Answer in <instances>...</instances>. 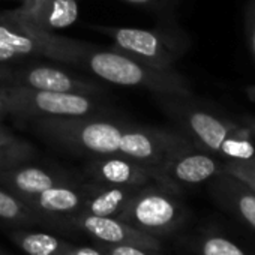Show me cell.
<instances>
[{"label":"cell","instance_id":"2","mask_svg":"<svg viewBox=\"0 0 255 255\" xmlns=\"http://www.w3.org/2000/svg\"><path fill=\"white\" fill-rule=\"evenodd\" d=\"M156 102L197 149L222 161L255 156L254 137L242 123L203 107L194 96H156Z\"/></svg>","mask_w":255,"mask_h":255},{"label":"cell","instance_id":"12","mask_svg":"<svg viewBox=\"0 0 255 255\" xmlns=\"http://www.w3.org/2000/svg\"><path fill=\"white\" fill-rule=\"evenodd\" d=\"M66 222L77 227L78 230L90 234L101 243L110 245H135L147 249H162V243L158 237L146 234L119 218L95 216L87 213H78L69 218Z\"/></svg>","mask_w":255,"mask_h":255},{"label":"cell","instance_id":"14","mask_svg":"<svg viewBox=\"0 0 255 255\" xmlns=\"http://www.w3.org/2000/svg\"><path fill=\"white\" fill-rule=\"evenodd\" d=\"M8 15L36 29L53 32L72 26L78 18L77 0H26Z\"/></svg>","mask_w":255,"mask_h":255},{"label":"cell","instance_id":"31","mask_svg":"<svg viewBox=\"0 0 255 255\" xmlns=\"http://www.w3.org/2000/svg\"><path fill=\"white\" fill-rule=\"evenodd\" d=\"M0 255H9L8 252H5V251H2V249H0Z\"/></svg>","mask_w":255,"mask_h":255},{"label":"cell","instance_id":"5","mask_svg":"<svg viewBox=\"0 0 255 255\" xmlns=\"http://www.w3.org/2000/svg\"><path fill=\"white\" fill-rule=\"evenodd\" d=\"M8 114L18 119L83 117L107 114L98 96L65 92H47L0 83Z\"/></svg>","mask_w":255,"mask_h":255},{"label":"cell","instance_id":"30","mask_svg":"<svg viewBox=\"0 0 255 255\" xmlns=\"http://www.w3.org/2000/svg\"><path fill=\"white\" fill-rule=\"evenodd\" d=\"M8 114V108H6V102H5V98H3V93L0 90V122H2Z\"/></svg>","mask_w":255,"mask_h":255},{"label":"cell","instance_id":"24","mask_svg":"<svg viewBox=\"0 0 255 255\" xmlns=\"http://www.w3.org/2000/svg\"><path fill=\"white\" fill-rule=\"evenodd\" d=\"M245 35L251 56L255 60V0L249 2L245 9Z\"/></svg>","mask_w":255,"mask_h":255},{"label":"cell","instance_id":"25","mask_svg":"<svg viewBox=\"0 0 255 255\" xmlns=\"http://www.w3.org/2000/svg\"><path fill=\"white\" fill-rule=\"evenodd\" d=\"M63 255H107L98 246H83V245H72L65 242Z\"/></svg>","mask_w":255,"mask_h":255},{"label":"cell","instance_id":"8","mask_svg":"<svg viewBox=\"0 0 255 255\" xmlns=\"http://www.w3.org/2000/svg\"><path fill=\"white\" fill-rule=\"evenodd\" d=\"M0 83L47 92L81 93L98 98L105 90L99 83L90 78L75 75L66 69L39 63L21 68H0Z\"/></svg>","mask_w":255,"mask_h":255},{"label":"cell","instance_id":"13","mask_svg":"<svg viewBox=\"0 0 255 255\" xmlns=\"http://www.w3.org/2000/svg\"><path fill=\"white\" fill-rule=\"evenodd\" d=\"M87 197V185L68 182L48 188L36 195L27 197L23 201L39 213L45 221H68L83 210Z\"/></svg>","mask_w":255,"mask_h":255},{"label":"cell","instance_id":"4","mask_svg":"<svg viewBox=\"0 0 255 255\" xmlns=\"http://www.w3.org/2000/svg\"><path fill=\"white\" fill-rule=\"evenodd\" d=\"M188 209L179 194L152 182L140 186L126 203L119 219L153 237L167 236L183 225Z\"/></svg>","mask_w":255,"mask_h":255},{"label":"cell","instance_id":"6","mask_svg":"<svg viewBox=\"0 0 255 255\" xmlns=\"http://www.w3.org/2000/svg\"><path fill=\"white\" fill-rule=\"evenodd\" d=\"M90 29L110 36L114 48L152 68L174 69V63L188 51L189 39L168 29H135L90 26Z\"/></svg>","mask_w":255,"mask_h":255},{"label":"cell","instance_id":"28","mask_svg":"<svg viewBox=\"0 0 255 255\" xmlns=\"http://www.w3.org/2000/svg\"><path fill=\"white\" fill-rule=\"evenodd\" d=\"M239 123H242L246 129L251 132L252 137H255V116H248V114H243L239 117Z\"/></svg>","mask_w":255,"mask_h":255},{"label":"cell","instance_id":"26","mask_svg":"<svg viewBox=\"0 0 255 255\" xmlns=\"http://www.w3.org/2000/svg\"><path fill=\"white\" fill-rule=\"evenodd\" d=\"M122 2L143 6V8H152V9H165L177 3V0H122Z\"/></svg>","mask_w":255,"mask_h":255},{"label":"cell","instance_id":"7","mask_svg":"<svg viewBox=\"0 0 255 255\" xmlns=\"http://www.w3.org/2000/svg\"><path fill=\"white\" fill-rule=\"evenodd\" d=\"M192 146L194 144L189 138L179 129L150 128L132 123L122 135L119 155L158 170L173 153Z\"/></svg>","mask_w":255,"mask_h":255},{"label":"cell","instance_id":"23","mask_svg":"<svg viewBox=\"0 0 255 255\" xmlns=\"http://www.w3.org/2000/svg\"><path fill=\"white\" fill-rule=\"evenodd\" d=\"M98 248L107 255H159V251L156 249H147L135 245H110L99 242Z\"/></svg>","mask_w":255,"mask_h":255},{"label":"cell","instance_id":"17","mask_svg":"<svg viewBox=\"0 0 255 255\" xmlns=\"http://www.w3.org/2000/svg\"><path fill=\"white\" fill-rule=\"evenodd\" d=\"M140 188V186H138ZM134 186H114V185H102V183H89L87 185V197L80 213L95 215V216H107V218H119L126 203L138 189Z\"/></svg>","mask_w":255,"mask_h":255},{"label":"cell","instance_id":"19","mask_svg":"<svg viewBox=\"0 0 255 255\" xmlns=\"http://www.w3.org/2000/svg\"><path fill=\"white\" fill-rule=\"evenodd\" d=\"M0 221L15 225H39L45 219L21 198L0 186Z\"/></svg>","mask_w":255,"mask_h":255},{"label":"cell","instance_id":"27","mask_svg":"<svg viewBox=\"0 0 255 255\" xmlns=\"http://www.w3.org/2000/svg\"><path fill=\"white\" fill-rule=\"evenodd\" d=\"M21 56L12 48L9 47L8 44H5L3 41H0V65L2 63H8V62H12V60H17L20 59Z\"/></svg>","mask_w":255,"mask_h":255},{"label":"cell","instance_id":"1","mask_svg":"<svg viewBox=\"0 0 255 255\" xmlns=\"http://www.w3.org/2000/svg\"><path fill=\"white\" fill-rule=\"evenodd\" d=\"M66 63L90 71L105 83L123 87H137L156 96H194L188 78L176 69L152 68L117 48H99L81 41H69Z\"/></svg>","mask_w":255,"mask_h":255},{"label":"cell","instance_id":"15","mask_svg":"<svg viewBox=\"0 0 255 255\" xmlns=\"http://www.w3.org/2000/svg\"><path fill=\"white\" fill-rule=\"evenodd\" d=\"M209 194L224 212L255 231V192L249 186L222 173L209 180Z\"/></svg>","mask_w":255,"mask_h":255},{"label":"cell","instance_id":"22","mask_svg":"<svg viewBox=\"0 0 255 255\" xmlns=\"http://www.w3.org/2000/svg\"><path fill=\"white\" fill-rule=\"evenodd\" d=\"M224 173L239 179L255 192V156L251 159L224 161Z\"/></svg>","mask_w":255,"mask_h":255},{"label":"cell","instance_id":"16","mask_svg":"<svg viewBox=\"0 0 255 255\" xmlns=\"http://www.w3.org/2000/svg\"><path fill=\"white\" fill-rule=\"evenodd\" d=\"M68 182L74 180L65 173L38 165H29V162L0 173V186L21 200Z\"/></svg>","mask_w":255,"mask_h":255},{"label":"cell","instance_id":"20","mask_svg":"<svg viewBox=\"0 0 255 255\" xmlns=\"http://www.w3.org/2000/svg\"><path fill=\"white\" fill-rule=\"evenodd\" d=\"M35 155L36 152L33 146L24 140L14 138L11 141L0 143V173L30 162Z\"/></svg>","mask_w":255,"mask_h":255},{"label":"cell","instance_id":"3","mask_svg":"<svg viewBox=\"0 0 255 255\" xmlns=\"http://www.w3.org/2000/svg\"><path fill=\"white\" fill-rule=\"evenodd\" d=\"M99 116L32 119L33 129L47 140L90 156L119 155L122 135L132 123Z\"/></svg>","mask_w":255,"mask_h":255},{"label":"cell","instance_id":"21","mask_svg":"<svg viewBox=\"0 0 255 255\" xmlns=\"http://www.w3.org/2000/svg\"><path fill=\"white\" fill-rule=\"evenodd\" d=\"M197 252L200 255H252L231 239L215 233L204 234L198 239Z\"/></svg>","mask_w":255,"mask_h":255},{"label":"cell","instance_id":"10","mask_svg":"<svg viewBox=\"0 0 255 255\" xmlns=\"http://www.w3.org/2000/svg\"><path fill=\"white\" fill-rule=\"evenodd\" d=\"M159 183L180 194L182 186L200 185L224 173V161L195 146L173 153L158 168Z\"/></svg>","mask_w":255,"mask_h":255},{"label":"cell","instance_id":"32","mask_svg":"<svg viewBox=\"0 0 255 255\" xmlns=\"http://www.w3.org/2000/svg\"><path fill=\"white\" fill-rule=\"evenodd\" d=\"M20 2H21V3H23V2H26V0H20Z\"/></svg>","mask_w":255,"mask_h":255},{"label":"cell","instance_id":"18","mask_svg":"<svg viewBox=\"0 0 255 255\" xmlns=\"http://www.w3.org/2000/svg\"><path fill=\"white\" fill-rule=\"evenodd\" d=\"M9 239L27 255H63L65 240L47 233L15 230L9 233Z\"/></svg>","mask_w":255,"mask_h":255},{"label":"cell","instance_id":"29","mask_svg":"<svg viewBox=\"0 0 255 255\" xmlns=\"http://www.w3.org/2000/svg\"><path fill=\"white\" fill-rule=\"evenodd\" d=\"M14 138H17L6 126H3L2 125V122H0V143H5V141H11V140H14Z\"/></svg>","mask_w":255,"mask_h":255},{"label":"cell","instance_id":"11","mask_svg":"<svg viewBox=\"0 0 255 255\" xmlns=\"http://www.w3.org/2000/svg\"><path fill=\"white\" fill-rule=\"evenodd\" d=\"M84 171L92 182L102 185L138 188L152 182L159 183V173L156 168L122 155L90 156Z\"/></svg>","mask_w":255,"mask_h":255},{"label":"cell","instance_id":"9","mask_svg":"<svg viewBox=\"0 0 255 255\" xmlns=\"http://www.w3.org/2000/svg\"><path fill=\"white\" fill-rule=\"evenodd\" d=\"M0 41L12 47L21 57L42 56L54 62H66L69 38L54 35L23 23L6 12L0 14Z\"/></svg>","mask_w":255,"mask_h":255}]
</instances>
